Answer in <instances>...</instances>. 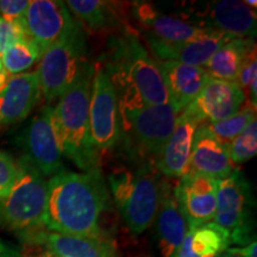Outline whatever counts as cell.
<instances>
[{
  "instance_id": "cell-1",
  "label": "cell",
  "mask_w": 257,
  "mask_h": 257,
  "mask_svg": "<svg viewBox=\"0 0 257 257\" xmlns=\"http://www.w3.org/2000/svg\"><path fill=\"white\" fill-rule=\"evenodd\" d=\"M44 229L57 233L100 237V220L110 205V191L100 169L70 172L62 168L47 181Z\"/></svg>"
},
{
  "instance_id": "cell-2",
  "label": "cell",
  "mask_w": 257,
  "mask_h": 257,
  "mask_svg": "<svg viewBox=\"0 0 257 257\" xmlns=\"http://www.w3.org/2000/svg\"><path fill=\"white\" fill-rule=\"evenodd\" d=\"M101 64L117 89L120 110L169 102L159 63L128 29L111 38L106 61Z\"/></svg>"
},
{
  "instance_id": "cell-3",
  "label": "cell",
  "mask_w": 257,
  "mask_h": 257,
  "mask_svg": "<svg viewBox=\"0 0 257 257\" xmlns=\"http://www.w3.org/2000/svg\"><path fill=\"white\" fill-rule=\"evenodd\" d=\"M94 64L88 62L53 107V119L62 155L82 172L100 169V152L93 144L89 131V96Z\"/></svg>"
},
{
  "instance_id": "cell-4",
  "label": "cell",
  "mask_w": 257,
  "mask_h": 257,
  "mask_svg": "<svg viewBox=\"0 0 257 257\" xmlns=\"http://www.w3.org/2000/svg\"><path fill=\"white\" fill-rule=\"evenodd\" d=\"M162 182L159 173L149 163L136 170L115 169L108 176L115 206L134 236L143 233L154 224Z\"/></svg>"
},
{
  "instance_id": "cell-5",
  "label": "cell",
  "mask_w": 257,
  "mask_h": 257,
  "mask_svg": "<svg viewBox=\"0 0 257 257\" xmlns=\"http://www.w3.org/2000/svg\"><path fill=\"white\" fill-rule=\"evenodd\" d=\"M17 165L15 185L0 198V227L23 237L44 229L48 188L47 180L25 157Z\"/></svg>"
},
{
  "instance_id": "cell-6",
  "label": "cell",
  "mask_w": 257,
  "mask_h": 257,
  "mask_svg": "<svg viewBox=\"0 0 257 257\" xmlns=\"http://www.w3.org/2000/svg\"><path fill=\"white\" fill-rule=\"evenodd\" d=\"M88 62L85 28L75 19L72 28L42 54L36 70L41 95L47 102L59 99L72 87Z\"/></svg>"
},
{
  "instance_id": "cell-7",
  "label": "cell",
  "mask_w": 257,
  "mask_h": 257,
  "mask_svg": "<svg viewBox=\"0 0 257 257\" xmlns=\"http://www.w3.org/2000/svg\"><path fill=\"white\" fill-rule=\"evenodd\" d=\"M252 187L240 169L219 180L213 220L230 234L231 244L244 246L256 240Z\"/></svg>"
},
{
  "instance_id": "cell-8",
  "label": "cell",
  "mask_w": 257,
  "mask_h": 257,
  "mask_svg": "<svg viewBox=\"0 0 257 257\" xmlns=\"http://www.w3.org/2000/svg\"><path fill=\"white\" fill-rule=\"evenodd\" d=\"M89 131L99 152L110 150L121 135V113L118 92L107 70L94 64L89 96Z\"/></svg>"
},
{
  "instance_id": "cell-9",
  "label": "cell",
  "mask_w": 257,
  "mask_h": 257,
  "mask_svg": "<svg viewBox=\"0 0 257 257\" xmlns=\"http://www.w3.org/2000/svg\"><path fill=\"white\" fill-rule=\"evenodd\" d=\"M121 131L128 134L138 152L159 157L181 112L174 105H142L120 110Z\"/></svg>"
},
{
  "instance_id": "cell-10",
  "label": "cell",
  "mask_w": 257,
  "mask_h": 257,
  "mask_svg": "<svg viewBox=\"0 0 257 257\" xmlns=\"http://www.w3.org/2000/svg\"><path fill=\"white\" fill-rule=\"evenodd\" d=\"M22 149L29 162L46 178L63 168L62 150L53 119V107L46 105L29 121L19 137Z\"/></svg>"
},
{
  "instance_id": "cell-11",
  "label": "cell",
  "mask_w": 257,
  "mask_h": 257,
  "mask_svg": "<svg viewBox=\"0 0 257 257\" xmlns=\"http://www.w3.org/2000/svg\"><path fill=\"white\" fill-rule=\"evenodd\" d=\"M75 18L66 3L60 0H32L21 23L27 38L34 42L41 55L72 28Z\"/></svg>"
},
{
  "instance_id": "cell-12",
  "label": "cell",
  "mask_w": 257,
  "mask_h": 257,
  "mask_svg": "<svg viewBox=\"0 0 257 257\" xmlns=\"http://www.w3.org/2000/svg\"><path fill=\"white\" fill-rule=\"evenodd\" d=\"M218 184L219 180L195 172H187L180 178L175 195L189 229L213 220Z\"/></svg>"
},
{
  "instance_id": "cell-13",
  "label": "cell",
  "mask_w": 257,
  "mask_h": 257,
  "mask_svg": "<svg viewBox=\"0 0 257 257\" xmlns=\"http://www.w3.org/2000/svg\"><path fill=\"white\" fill-rule=\"evenodd\" d=\"M236 37L223 31L208 29L200 36L176 44H167L147 37L153 57L157 61H174L188 66L205 67L208 61L227 42Z\"/></svg>"
},
{
  "instance_id": "cell-14",
  "label": "cell",
  "mask_w": 257,
  "mask_h": 257,
  "mask_svg": "<svg viewBox=\"0 0 257 257\" xmlns=\"http://www.w3.org/2000/svg\"><path fill=\"white\" fill-rule=\"evenodd\" d=\"M246 95L237 82L212 79L198 98L187 106L200 124H212L226 119L245 104Z\"/></svg>"
},
{
  "instance_id": "cell-15",
  "label": "cell",
  "mask_w": 257,
  "mask_h": 257,
  "mask_svg": "<svg viewBox=\"0 0 257 257\" xmlns=\"http://www.w3.org/2000/svg\"><path fill=\"white\" fill-rule=\"evenodd\" d=\"M25 243L37 244L57 257H117L114 244L105 236L64 234L42 229L21 237Z\"/></svg>"
},
{
  "instance_id": "cell-16",
  "label": "cell",
  "mask_w": 257,
  "mask_h": 257,
  "mask_svg": "<svg viewBox=\"0 0 257 257\" xmlns=\"http://www.w3.org/2000/svg\"><path fill=\"white\" fill-rule=\"evenodd\" d=\"M200 121L188 108L181 112L170 137L156 159V168L172 179L182 178L189 169V161L195 131Z\"/></svg>"
},
{
  "instance_id": "cell-17",
  "label": "cell",
  "mask_w": 257,
  "mask_h": 257,
  "mask_svg": "<svg viewBox=\"0 0 257 257\" xmlns=\"http://www.w3.org/2000/svg\"><path fill=\"white\" fill-rule=\"evenodd\" d=\"M133 14L147 37L167 44H176L200 36L210 28H202L192 22L160 12L150 3L138 2L133 6Z\"/></svg>"
},
{
  "instance_id": "cell-18",
  "label": "cell",
  "mask_w": 257,
  "mask_h": 257,
  "mask_svg": "<svg viewBox=\"0 0 257 257\" xmlns=\"http://www.w3.org/2000/svg\"><path fill=\"white\" fill-rule=\"evenodd\" d=\"M155 234L162 257H172L181 245L189 227L179 206L175 186L163 180L155 220Z\"/></svg>"
},
{
  "instance_id": "cell-19",
  "label": "cell",
  "mask_w": 257,
  "mask_h": 257,
  "mask_svg": "<svg viewBox=\"0 0 257 257\" xmlns=\"http://www.w3.org/2000/svg\"><path fill=\"white\" fill-rule=\"evenodd\" d=\"M227 144L218 140L207 124H200L195 131L188 172L223 180L233 172Z\"/></svg>"
},
{
  "instance_id": "cell-20",
  "label": "cell",
  "mask_w": 257,
  "mask_h": 257,
  "mask_svg": "<svg viewBox=\"0 0 257 257\" xmlns=\"http://www.w3.org/2000/svg\"><path fill=\"white\" fill-rule=\"evenodd\" d=\"M157 63L165 79L169 102L180 112L198 98L211 80L204 67L188 66L174 61H157Z\"/></svg>"
},
{
  "instance_id": "cell-21",
  "label": "cell",
  "mask_w": 257,
  "mask_h": 257,
  "mask_svg": "<svg viewBox=\"0 0 257 257\" xmlns=\"http://www.w3.org/2000/svg\"><path fill=\"white\" fill-rule=\"evenodd\" d=\"M41 96L36 72L11 76L0 92V125L24 120L38 104Z\"/></svg>"
},
{
  "instance_id": "cell-22",
  "label": "cell",
  "mask_w": 257,
  "mask_h": 257,
  "mask_svg": "<svg viewBox=\"0 0 257 257\" xmlns=\"http://www.w3.org/2000/svg\"><path fill=\"white\" fill-rule=\"evenodd\" d=\"M205 24L210 28L223 31L236 38H255L257 28L256 10L249 8L244 2L220 0L207 6Z\"/></svg>"
},
{
  "instance_id": "cell-23",
  "label": "cell",
  "mask_w": 257,
  "mask_h": 257,
  "mask_svg": "<svg viewBox=\"0 0 257 257\" xmlns=\"http://www.w3.org/2000/svg\"><path fill=\"white\" fill-rule=\"evenodd\" d=\"M230 234L214 221L191 227L172 257H216L230 248Z\"/></svg>"
},
{
  "instance_id": "cell-24",
  "label": "cell",
  "mask_w": 257,
  "mask_h": 257,
  "mask_svg": "<svg viewBox=\"0 0 257 257\" xmlns=\"http://www.w3.org/2000/svg\"><path fill=\"white\" fill-rule=\"evenodd\" d=\"M253 48L252 38H234L224 44L204 68L212 79L237 82L244 60Z\"/></svg>"
},
{
  "instance_id": "cell-25",
  "label": "cell",
  "mask_w": 257,
  "mask_h": 257,
  "mask_svg": "<svg viewBox=\"0 0 257 257\" xmlns=\"http://www.w3.org/2000/svg\"><path fill=\"white\" fill-rule=\"evenodd\" d=\"M66 5L80 23L86 24L92 30L101 31L120 25V15L114 3L104 0H68Z\"/></svg>"
},
{
  "instance_id": "cell-26",
  "label": "cell",
  "mask_w": 257,
  "mask_h": 257,
  "mask_svg": "<svg viewBox=\"0 0 257 257\" xmlns=\"http://www.w3.org/2000/svg\"><path fill=\"white\" fill-rule=\"evenodd\" d=\"M41 53L34 42L24 38L11 46L2 55L3 68L11 76L19 75L30 69L41 59Z\"/></svg>"
},
{
  "instance_id": "cell-27",
  "label": "cell",
  "mask_w": 257,
  "mask_h": 257,
  "mask_svg": "<svg viewBox=\"0 0 257 257\" xmlns=\"http://www.w3.org/2000/svg\"><path fill=\"white\" fill-rule=\"evenodd\" d=\"M255 118L256 106L252 105L251 102L245 101V104L240 107V110L237 111L232 115H230L229 118L218 121V123H212L207 125L220 142H223L224 144H229Z\"/></svg>"
},
{
  "instance_id": "cell-28",
  "label": "cell",
  "mask_w": 257,
  "mask_h": 257,
  "mask_svg": "<svg viewBox=\"0 0 257 257\" xmlns=\"http://www.w3.org/2000/svg\"><path fill=\"white\" fill-rule=\"evenodd\" d=\"M232 165L248 162L257 153V120L252 119L236 138L227 144Z\"/></svg>"
},
{
  "instance_id": "cell-29",
  "label": "cell",
  "mask_w": 257,
  "mask_h": 257,
  "mask_svg": "<svg viewBox=\"0 0 257 257\" xmlns=\"http://www.w3.org/2000/svg\"><path fill=\"white\" fill-rule=\"evenodd\" d=\"M18 176V165L14 157L0 150V198L8 194Z\"/></svg>"
},
{
  "instance_id": "cell-30",
  "label": "cell",
  "mask_w": 257,
  "mask_h": 257,
  "mask_svg": "<svg viewBox=\"0 0 257 257\" xmlns=\"http://www.w3.org/2000/svg\"><path fill=\"white\" fill-rule=\"evenodd\" d=\"M24 38L27 35L21 22H9L0 17V55Z\"/></svg>"
},
{
  "instance_id": "cell-31",
  "label": "cell",
  "mask_w": 257,
  "mask_h": 257,
  "mask_svg": "<svg viewBox=\"0 0 257 257\" xmlns=\"http://www.w3.org/2000/svg\"><path fill=\"white\" fill-rule=\"evenodd\" d=\"M257 80V60H256V48L250 51L248 56L244 60L242 69H240L237 83L242 87L244 92L248 91L249 86Z\"/></svg>"
},
{
  "instance_id": "cell-32",
  "label": "cell",
  "mask_w": 257,
  "mask_h": 257,
  "mask_svg": "<svg viewBox=\"0 0 257 257\" xmlns=\"http://www.w3.org/2000/svg\"><path fill=\"white\" fill-rule=\"evenodd\" d=\"M29 3L28 0H0V17L9 22H21Z\"/></svg>"
},
{
  "instance_id": "cell-33",
  "label": "cell",
  "mask_w": 257,
  "mask_h": 257,
  "mask_svg": "<svg viewBox=\"0 0 257 257\" xmlns=\"http://www.w3.org/2000/svg\"><path fill=\"white\" fill-rule=\"evenodd\" d=\"M226 251L237 257H257V243L256 240H252L251 243L246 244L244 246L227 248Z\"/></svg>"
},
{
  "instance_id": "cell-34",
  "label": "cell",
  "mask_w": 257,
  "mask_h": 257,
  "mask_svg": "<svg viewBox=\"0 0 257 257\" xmlns=\"http://www.w3.org/2000/svg\"><path fill=\"white\" fill-rule=\"evenodd\" d=\"M0 257H22L21 250L0 238Z\"/></svg>"
},
{
  "instance_id": "cell-35",
  "label": "cell",
  "mask_w": 257,
  "mask_h": 257,
  "mask_svg": "<svg viewBox=\"0 0 257 257\" xmlns=\"http://www.w3.org/2000/svg\"><path fill=\"white\" fill-rule=\"evenodd\" d=\"M5 85H6V79H5V76L3 75V74H0V92H2L3 89H4Z\"/></svg>"
},
{
  "instance_id": "cell-36",
  "label": "cell",
  "mask_w": 257,
  "mask_h": 257,
  "mask_svg": "<svg viewBox=\"0 0 257 257\" xmlns=\"http://www.w3.org/2000/svg\"><path fill=\"white\" fill-rule=\"evenodd\" d=\"M216 257H237V256H234V255H232V253H229L226 251V250H225L224 252H221V253H219V255H217Z\"/></svg>"
},
{
  "instance_id": "cell-37",
  "label": "cell",
  "mask_w": 257,
  "mask_h": 257,
  "mask_svg": "<svg viewBox=\"0 0 257 257\" xmlns=\"http://www.w3.org/2000/svg\"><path fill=\"white\" fill-rule=\"evenodd\" d=\"M40 257H57V256H55V255H53V253H50V252H46V253H43V255H41Z\"/></svg>"
},
{
  "instance_id": "cell-38",
  "label": "cell",
  "mask_w": 257,
  "mask_h": 257,
  "mask_svg": "<svg viewBox=\"0 0 257 257\" xmlns=\"http://www.w3.org/2000/svg\"><path fill=\"white\" fill-rule=\"evenodd\" d=\"M3 60H2V55H0V70H3Z\"/></svg>"
},
{
  "instance_id": "cell-39",
  "label": "cell",
  "mask_w": 257,
  "mask_h": 257,
  "mask_svg": "<svg viewBox=\"0 0 257 257\" xmlns=\"http://www.w3.org/2000/svg\"><path fill=\"white\" fill-rule=\"evenodd\" d=\"M140 257H150V256H140Z\"/></svg>"
}]
</instances>
